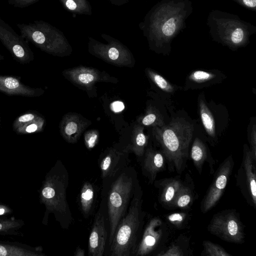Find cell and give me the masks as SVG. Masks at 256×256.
<instances>
[{
    "mask_svg": "<svg viewBox=\"0 0 256 256\" xmlns=\"http://www.w3.org/2000/svg\"><path fill=\"white\" fill-rule=\"evenodd\" d=\"M192 12L190 0H161L156 4L138 24L150 48L168 54L173 40L186 28Z\"/></svg>",
    "mask_w": 256,
    "mask_h": 256,
    "instance_id": "6da1fadb",
    "label": "cell"
},
{
    "mask_svg": "<svg viewBox=\"0 0 256 256\" xmlns=\"http://www.w3.org/2000/svg\"><path fill=\"white\" fill-rule=\"evenodd\" d=\"M153 130L169 170L181 174L187 166L193 126L183 119L176 118L167 125L155 126Z\"/></svg>",
    "mask_w": 256,
    "mask_h": 256,
    "instance_id": "7a4b0ae2",
    "label": "cell"
},
{
    "mask_svg": "<svg viewBox=\"0 0 256 256\" xmlns=\"http://www.w3.org/2000/svg\"><path fill=\"white\" fill-rule=\"evenodd\" d=\"M213 41L232 50L246 46L256 26L238 16L218 10L210 12L206 22Z\"/></svg>",
    "mask_w": 256,
    "mask_h": 256,
    "instance_id": "3957f363",
    "label": "cell"
},
{
    "mask_svg": "<svg viewBox=\"0 0 256 256\" xmlns=\"http://www.w3.org/2000/svg\"><path fill=\"white\" fill-rule=\"evenodd\" d=\"M142 190L138 180L126 214L120 220L110 245V256L135 254L138 239L144 218L142 211Z\"/></svg>",
    "mask_w": 256,
    "mask_h": 256,
    "instance_id": "277c9868",
    "label": "cell"
},
{
    "mask_svg": "<svg viewBox=\"0 0 256 256\" xmlns=\"http://www.w3.org/2000/svg\"><path fill=\"white\" fill-rule=\"evenodd\" d=\"M20 34L42 50L53 54L69 55L72 48L62 32L42 20H34L28 24L18 23Z\"/></svg>",
    "mask_w": 256,
    "mask_h": 256,
    "instance_id": "5b68a950",
    "label": "cell"
},
{
    "mask_svg": "<svg viewBox=\"0 0 256 256\" xmlns=\"http://www.w3.org/2000/svg\"><path fill=\"white\" fill-rule=\"evenodd\" d=\"M137 180L134 170L124 168L111 185L108 199L110 226V245L118 226L126 214Z\"/></svg>",
    "mask_w": 256,
    "mask_h": 256,
    "instance_id": "8992f818",
    "label": "cell"
},
{
    "mask_svg": "<svg viewBox=\"0 0 256 256\" xmlns=\"http://www.w3.org/2000/svg\"><path fill=\"white\" fill-rule=\"evenodd\" d=\"M56 166L54 172L46 179L42 190V198L47 208L60 216V224L67 228L72 220L66 197L68 175L61 162Z\"/></svg>",
    "mask_w": 256,
    "mask_h": 256,
    "instance_id": "52a82bcc",
    "label": "cell"
},
{
    "mask_svg": "<svg viewBox=\"0 0 256 256\" xmlns=\"http://www.w3.org/2000/svg\"><path fill=\"white\" fill-rule=\"evenodd\" d=\"M208 230L227 242L238 244L244 242V226L239 213L234 209L224 210L214 214L208 225Z\"/></svg>",
    "mask_w": 256,
    "mask_h": 256,
    "instance_id": "ba28073f",
    "label": "cell"
},
{
    "mask_svg": "<svg viewBox=\"0 0 256 256\" xmlns=\"http://www.w3.org/2000/svg\"><path fill=\"white\" fill-rule=\"evenodd\" d=\"M256 161L250 153L249 146H244L241 164L236 176V185L247 203L256 208Z\"/></svg>",
    "mask_w": 256,
    "mask_h": 256,
    "instance_id": "9c48e42d",
    "label": "cell"
},
{
    "mask_svg": "<svg viewBox=\"0 0 256 256\" xmlns=\"http://www.w3.org/2000/svg\"><path fill=\"white\" fill-rule=\"evenodd\" d=\"M234 166L232 156L227 157L219 166L213 180L202 198L200 208L206 214L220 200L228 182Z\"/></svg>",
    "mask_w": 256,
    "mask_h": 256,
    "instance_id": "30bf717a",
    "label": "cell"
},
{
    "mask_svg": "<svg viewBox=\"0 0 256 256\" xmlns=\"http://www.w3.org/2000/svg\"><path fill=\"white\" fill-rule=\"evenodd\" d=\"M102 38L107 44L101 42L91 36L88 37V50L96 56L118 62L132 58V54L128 49L118 40L106 34H102Z\"/></svg>",
    "mask_w": 256,
    "mask_h": 256,
    "instance_id": "8fae6325",
    "label": "cell"
},
{
    "mask_svg": "<svg viewBox=\"0 0 256 256\" xmlns=\"http://www.w3.org/2000/svg\"><path fill=\"white\" fill-rule=\"evenodd\" d=\"M166 226L158 217L152 218L147 224L138 244L135 256L148 255L156 250L167 236Z\"/></svg>",
    "mask_w": 256,
    "mask_h": 256,
    "instance_id": "7c38bea8",
    "label": "cell"
},
{
    "mask_svg": "<svg viewBox=\"0 0 256 256\" xmlns=\"http://www.w3.org/2000/svg\"><path fill=\"white\" fill-rule=\"evenodd\" d=\"M0 40L18 58H22L29 51L27 40L19 35L4 20L0 18Z\"/></svg>",
    "mask_w": 256,
    "mask_h": 256,
    "instance_id": "4fadbf2b",
    "label": "cell"
},
{
    "mask_svg": "<svg viewBox=\"0 0 256 256\" xmlns=\"http://www.w3.org/2000/svg\"><path fill=\"white\" fill-rule=\"evenodd\" d=\"M107 238L104 216L100 210L96 214L90 234L88 254L90 256H102L104 254Z\"/></svg>",
    "mask_w": 256,
    "mask_h": 256,
    "instance_id": "5bb4252c",
    "label": "cell"
},
{
    "mask_svg": "<svg viewBox=\"0 0 256 256\" xmlns=\"http://www.w3.org/2000/svg\"><path fill=\"white\" fill-rule=\"evenodd\" d=\"M127 158L122 152L111 149L106 152L99 162L103 179L112 178L124 168Z\"/></svg>",
    "mask_w": 256,
    "mask_h": 256,
    "instance_id": "9a60e30c",
    "label": "cell"
},
{
    "mask_svg": "<svg viewBox=\"0 0 256 256\" xmlns=\"http://www.w3.org/2000/svg\"><path fill=\"white\" fill-rule=\"evenodd\" d=\"M166 159L161 151L146 150L142 164V172L150 184H153L157 174L165 169Z\"/></svg>",
    "mask_w": 256,
    "mask_h": 256,
    "instance_id": "2e32d148",
    "label": "cell"
},
{
    "mask_svg": "<svg viewBox=\"0 0 256 256\" xmlns=\"http://www.w3.org/2000/svg\"><path fill=\"white\" fill-rule=\"evenodd\" d=\"M224 75L216 70H195L187 76L184 90L200 88L220 82Z\"/></svg>",
    "mask_w": 256,
    "mask_h": 256,
    "instance_id": "e0dca14e",
    "label": "cell"
},
{
    "mask_svg": "<svg viewBox=\"0 0 256 256\" xmlns=\"http://www.w3.org/2000/svg\"><path fill=\"white\" fill-rule=\"evenodd\" d=\"M154 186L158 190L160 202L164 206L171 208L172 202L183 182L178 178H170L154 180Z\"/></svg>",
    "mask_w": 256,
    "mask_h": 256,
    "instance_id": "ac0fdd59",
    "label": "cell"
},
{
    "mask_svg": "<svg viewBox=\"0 0 256 256\" xmlns=\"http://www.w3.org/2000/svg\"><path fill=\"white\" fill-rule=\"evenodd\" d=\"M190 156L199 174H201L205 162L210 164V173L214 172V160L208 155V150L205 144L198 138L194 139L190 152Z\"/></svg>",
    "mask_w": 256,
    "mask_h": 256,
    "instance_id": "d6986e66",
    "label": "cell"
},
{
    "mask_svg": "<svg viewBox=\"0 0 256 256\" xmlns=\"http://www.w3.org/2000/svg\"><path fill=\"white\" fill-rule=\"evenodd\" d=\"M196 198V192L192 182L188 179L183 182L182 185L176 195L171 208L188 209L192 204Z\"/></svg>",
    "mask_w": 256,
    "mask_h": 256,
    "instance_id": "ffe728a7",
    "label": "cell"
},
{
    "mask_svg": "<svg viewBox=\"0 0 256 256\" xmlns=\"http://www.w3.org/2000/svg\"><path fill=\"white\" fill-rule=\"evenodd\" d=\"M42 248L0 242V256H42Z\"/></svg>",
    "mask_w": 256,
    "mask_h": 256,
    "instance_id": "44dd1931",
    "label": "cell"
},
{
    "mask_svg": "<svg viewBox=\"0 0 256 256\" xmlns=\"http://www.w3.org/2000/svg\"><path fill=\"white\" fill-rule=\"evenodd\" d=\"M189 240L186 236H180L166 249L156 254L158 256H184L188 255Z\"/></svg>",
    "mask_w": 256,
    "mask_h": 256,
    "instance_id": "7402d4cb",
    "label": "cell"
},
{
    "mask_svg": "<svg viewBox=\"0 0 256 256\" xmlns=\"http://www.w3.org/2000/svg\"><path fill=\"white\" fill-rule=\"evenodd\" d=\"M198 108L204 128L208 134L212 138L216 137L215 122L212 113L202 98H198Z\"/></svg>",
    "mask_w": 256,
    "mask_h": 256,
    "instance_id": "603a6c76",
    "label": "cell"
},
{
    "mask_svg": "<svg viewBox=\"0 0 256 256\" xmlns=\"http://www.w3.org/2000/svg\"><path fill=\"white\" fill-rule=\"evenodd\" d=\"M63 7L74 14L91 16L92 7L88 0H58Z\"/></svg>",
    "mask_w": 256,
    "mask_h": 256,
    "instance_id": "cb8c5ba5",
    "label": "cell"
},
{
    "mask_svg": "<svg viewBox=\"0 0 256 256\" xmlns=\"http://www.w3.org/2000/svg\"><path fill=\"white\" fill-rule=\"evenodd\" d=\"M94 197L92 185L88 182H85L81 189L80 203L81 209L84 216H87L92 210Z\"/></svg>",
    "mask_w": 256,
    "mask_h": 256,
    "instance_id": "d4e9b609",
    "label": "cell"
},
{
    "mask_svg": "<svg viewBox=\"0 0 256 256\" xmlns=\"http://www.w3.org/2000/svg\"><path fill=\"white\" fill-rule=\"evenodd\" d=\"M148 74L150 79L156 85L164 92L173 94L176 90L175 86L172 84L160 74L152 70H148Z\"/></svg>",
    "mask_w": 256,
    "mask_h": 256,
    "instance_id": "484cf974",
    "label": "cell"
},
{
    "mask_svg": "<svg viewBox=\"0 0 256 256\" xmlns=\"http://www.w3.org/2000/svg\"><path fill=\"white\" fill-rule=\"evenodd\" d=\"M202 256H231L222 246L209 240L202 242Z\"/></svg>",
    "mask_w": 256,
    "mask_h": 256,
    "instance_id": "4316f807",
    "label": "cell"
},
{
    "mask_svg": "<svg viewBox=\"0 0 256 256\" xmlns=\"http://www.w3.org/2000/svg\"><path fill=\"white\" fill-rule=\"evenodd\" d=\"M166 220L176 228H184L188 222V216L184 212H175L166 216Z\"/></svg>",
    "mask_w": 256,
    "mask_h": 256,
    "instance_id": "83f0119b",
    "label": "cell"
},
{
    "mask_svg": "<svg viewBox=\"0 0 256 256\" xmlns=\"http://www.w3.org/2000/svg\"><path fill=\"white\" fill-rule=\"evenodd\" d=\"M142 123L146 126H154L162 127L165 125L162 116L158 112H150L144 116Z\"/></svg>",
    "mask_w": 256,
    "mask_h": 256,
    "instance_id": "f1b7e54d",
    "label": "cell"
},
{
    "mask_svg": "<svg viewBox=\"0 0 256 256\" xmlns=\"http://www.w3.org/2000/svg\"><path fill=\"white\" fill-rule=\"evenodd\" d=\"M22 224L14 220H0V234H12L20 228Z\"/></svg>",
    "mask_w": 256,
    "mask_h": 256,
    "instance_id": "f546056e",
    "label": "cell"
},
{
    "mask_svg": "<svg viewBox=\"0 0 256 256\" xmlns=\"http://www.w3.org/2000/svg\"><path fill=\"white\" fill-rule=\"evenodd\" d=\"M40 0H8V4L16 8H25L34 4Z\"/></svg>",
    "mask_w": 256,
    "mask_h": 256,
    "instance_id": "4dcf8cb0",
    "label": "cell"
},
{
    "mask_svg": "<svg viewBox=\"0 0 256 256\" xmlns=\"http://www.w3.org/2000/svg\"><path fill=\"white\" fill-rule=\"evenodd\" d=\"M249 148L250 153L254 160L256 161V132L255 124L253 126L252 131L249 137Z\"/></svg>",
    "mask_w": 256,
    "mask_h": 256,
    "instance_id": "1f68e13d",
    "label": "cell"
},
{
    "mask_svg": "<svg viewBox=\"0 0 256 256\" xmlns=\"http://www.w3.org/2000/svg\"><path fill=\"white\" fill-rule=\"evenodd\" d=\"M244 8L256 12V0H232Z\"/></svg>",
    "mask_w": 256,
    "mask_h": 256,
    "instance_id": "d6a6232c",
    "label": "cell"
},
{
    "mask_svg": "<svg viewBox=\"0 0 256 256\" xmlns=\"http://www.w3.org/2000/svg\"><path fill=\"white\" fill-rule=\"evenodd\" d=\"M78 80L82 84H88L94 80L95 76L92 73L83 72L78 75Z\"/></svg>",
    "mask_w": 256,
    "mask_h": 256,
    "instance_id": "836d02e7",
    "label": "cell"
},
{
    "mask_svg": "<svg viewBox=\"0 0 256 256\" xmlns=\"http://www.w3.org/2000/svg\"><path fill=\"white\" fill-rule=\"evenodd\" d=\"M78 130V124L75 122L71 121L66 124L64 128V133L68 137L70 138V136L76 134Z\"/></svg>",
    "mask_w": 256,
    "mask_h": 256,
    "instance_id": "e575fe53",
    "label": "cell"
},
{
    "mask_svg": "<svg viewBox=\"0 0 256 256\" xmlns=\"http://www.w3.org/2000/svg\"><path fill=\"white\" fill-rule=\"evenodd\" d=\"M5 86L9 89H14L19 86L17 80L13 78H8L4 80Z\"/></svg>",
    "mask_w": 256,
    "mask_h": 256,
    "instance_id": "d590c367",
    "label": "cell"
},
{
    "mask_svg": "<svg viewBox=\"0 0 256 256\" xmlns=\"http://www.w3.org/2000/svg\"><path fill=\"white\" fill-rule=\"evenodd\" d=\"M98 136L96 134L90 136L86 140V145L88 148H93L96 142Z\"/></svg>",
    "mask_w": 256,
    "mask_h": 256,
    "instance_id": "8d00e7d4",
    "label": "cell"
},
{
    "mask_svg": "<svg viewBox=\"0 0 256 256\" xmlns=\"http://www.w3.org/2000/svg\"><path fill=\"white\" fill-rule=\"evenodd\" d=\"M111 107L112 110L116 112L122 111L124 108V106L122 102L116 101L111 104Z\"/></svg>",
    "mask_w": 256,
    "mask_h": 256,
    "instance_id": "74e56055",
    "label": "cell"
},
{
    "mask_svg": "<svg viewBox=\"0 0 256 256\" xmlns=\"http://www.w3.org/2000/svg\"><path fill=\"white\" fill-rule=\"evenodd\" d=\"M110 4L116 6H121L126 4L130 1V0H106Z\"/></svg>",
    "mask_w": 256,
    "mask_h": 256,
    "instance_id": "f35d334b",
    "label": "cell"
},
{
    "mask_svg": "<svg viewBox=\"0 0 256 256\" xmlns=\"http://www.w3.org/2000/svg\"><path fill=\"white\" fill-rule=\"evenodd\" d=\"M34 118V116L32 114H26L20 116L18 120L20 122H26L32 120Z\"/></svg>",
    "mask_w": 256,
    "mask_h": 256,
    "instance_id": "ab89813d",
    "label": "cell"
},
{
    "mask_svg": "<svg viewBox=\"0 0 256 256\" xmlns=\"http://www.w3.org/2000/svg\"><path fill=\"white\" fill-rule=\"evenodd\" d=\"M74 256H84L85 253L84 250L82 249L80 247H78L75 251L74 254Z\"/></svg>",
    "mask_w": 256,
    "mask_h": 256,
    "instance_id": "60d3db41",
    "label": "cell"
},
{
    "mask_svg": "<svg viewBox=\"0 0 256 256\" xmlns=\"http://www.w3.org/2000/svg\"><path fill=\"white\" fill-rule=\"evenodd\" d=\"M37 130V126L35 124H32L28 126L26 128V131L28 132H32Z\"/></svg>",
    "mask_w": 256,
    "mask_h": 256,
    "instance_id": "b9f144b4",
    "label": "cell"
},
{
    "mask_svg": "<svg viewBox=\"0 0 256 256\" xmlns=\"http://www.w3.org/2000/svg\"><path fill=\"white\" fill-rule=\"evenodd\" d=\"M5 209L3 208H0V215L3 214L5 212Z\"/></svg>",
    "mask_w": 256,
    "mask_h": 256,
    "instance_id": "7bdbcfd3",
    "label": "cell"
}]
</instances>
